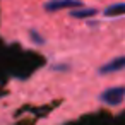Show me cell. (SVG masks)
Instances as JSON below:
<instances>
[{"label":"cell","instance_id":"6da1fadb","mask_svg":"<svg viewBox=\"0 0 125 125\" xmlns=\"http://www.w3.org/2000/svg\"><path fill=\"white\" fill-rule=\"evenodd\" d=\"M125 98V87L123 86H115V87H108L106 91L101 93L99 99L104 103V104H110V106H120L122 101Z\"/></svg>","mask_w":125,"mask_h":125},{"label":"cell","instance_id":"7a4b0ae2","mask_svg":"<svg viewBox=\"0 0 125 125\" xmlns=\"http://www.w3.org/2000/svg\"><path fill=\"white\" fill-rule=\"evenodd\" d=\"M82 4L79 0H50V2L45 4V9L48 12L53 10H60V9H67V7H81Z\"/></svg>","mask_w":125,"mask_h":125},{"label":"cell","instance_id":"277c9868","mask_svg":"<svg viewBox=\"0 0 125 125\" xmlns=\"http://www.w3.org/2000/svg\"><path fill=\"white\" fill-rule=\"evenodd\" d=\"M123 12H125V4L118 2V4H115V5H111V7H106L104 16H106V17H118V16H122Z\"/></svg>","mask_w":125,"mask_h":125},{"label":"cell","instance_id":"5b68a950","mask_svg":"<svg viewBox=\"0 0 125 125\" xmlns=\"http://www.w3.org/2000/svg\"><path fill=\"white\" fill-rule=\"evenodd\" d=\"M96 9H82V10H72L70 16L75 17V19H84V17H91V16H96Z\"/></svg>","mask_w":125,"mask_h":125},{"label":"cell","instance_id":"3957f363","mask_svg":"<svg viewBox=\"0 0 125 125\" xmlns=\"http://www.w3.org/2000/svg\"><path fill=\"white\" fill-rule=\"evenodd\" d=\"M123 67H125V57L122 55V57L111 60L110 63L103 65V67L99 69V72H101V74H113V72H120V70H123Z\"/></svg>","mask_w":125,"mask_h":125}]
</instances>
